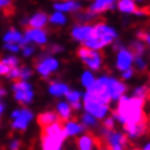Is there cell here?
Instances as JSON below:
<instances>
[{
  "mask_svg": "<svg viewBox=\"0 0 150 150\" xmlns=\"http://www.w3.org/2000/svg\"><path fill=\"white\" fill-rule=\"evenodd\" d=\"M23 38V35L21 32L16 31V29H9L8 32L5 33L4 36V41H5V45H9V43H16V45H21V41Z\"/></svg>",
  "mask_w": 150,
  "mask_h": 150,
  "instance_id": "d4e9b609",
  "label": "cell"
},
{
  "mask_svg": "<svg viewBox=\"0 0 150 150\" xmlns=\"http://www.w3.org/2000/svg\"><path fill=\"white\" fill-rule=\"evenodd\" d=\"M145 51V45L141 41H134L131 43V54L134 55V57H141V55Z\"/></svg>",
  "mask_w": 150,
  "mask_h": 150,
  "instance_id": "4316f807",
  "label": "cell"
},
{
  "mask_svg": "<svg viewBox=\"0 0 150 150\" xmlns=\"http://www.w3.org/2000/svg\"><path fill=\"white\" fill-rule=\"evenodd\" d=\"M64 131H65L66 136H75V135L84 132L85 127L75 121H66L64 123Z\"/></svg>",
  "mask_w": 150,
  "mask_h": 150,
  "instance_id": "ffe728a7",
  "label": "cell"
},
{
  "mask_svg": "<svg viewBox=\"0 0 150 150\" xmlns=\"http://www.w3.org/2000/svg\"><path fill=\"white\" fill-rule=\"evenodd\" d=\"M19 148H21V141L18 139H14V140L10 141V144H9L10 150H19Z\"/></svg>",
  "mask_w": 150,
  "mask_h": 150,
  "instance_id": "ab89813d",
  "label": "cell"
},
{
  "mask_svg": "<svg viewBox=\"0 0 150 150\" xmlns=\"http://www.w3.org/2000/svg\"><path fill=\"white\" fill-rule=\"evenodd\" d=\"M97 144H98L97 139L94 136H92L91 134H85L76 140L78 150H93L94 145Z\"/></svg>",
  "mask_w": 150,
  "mask_h": 150,
  "instance_id": "5bb4252c",
  "label": "cell"
},
{
  "mask_svg": "<svg viewBox=\"0 0 150 150\" xmlns=\"http://www.w3.org/2000/svg\"><path fill=\"white\" fill-rule=\"evenodd\" d=\"M150 93V88H148L146 85H142V87H137L136 89L134 91L132 96L134 98H137V99H144L148 97V94Z\"/></svg>",
  "mask_w": 150,
  "mask_h": 150,
  "instance_id": "83f0119b",
  "label": "cell"
},
{
  "mask_svg": "<svg viewBox=\"0 0 150 150\" xmlns=\"http://www.w3.org/2000/svg\"><path fill=\"white\" fill-rule=\"evenodd\" d=\"M93 27H94L93 28V37H111L113 40L117 38V32L110 25L104 23H98Z\"/></svg>",
  "mask_w": 150,
  "mask_h": 150,
  "instance_id": "7c38bea8",
  "label": "cell"
},
{
  "mask_svg": "<svg viewBox=\"0 0 150 150\" xmlns=\"http://www.w3.org/2000/svg\"><path fill=\"white\" fill-rule=\"evenodd\" d=\"M142 150H150V144H146L145 146H144V149Z\"/></svg>",
  "mask_w": 150,
  "mask_h": 150,
  "instance_id": "681fc988",
  "label": "cell"
},
{
  "mask_svg": "<svg viewBox=\"0 0 150 150\" xmlns=\"http://www.w3.org/2000/svg\"><path fill=\"white\" fill-rule=\"evenodd\" d=\"M1 62L4 64L5 66H8L9 69H13V67H17L19 65V60H18L16 56H6L1 60Z\"/></svg>",
  "mask_w": 150,
  "mask_h": 150,
  "instance_id": "1f68e13d",
  "label": "cell"
},
{
  "mask_svg": "<svg viewBox=\"0 0 150 150\" xmlns=\"http://www.w3.org/2000/svg\"><path fill=\"white\" fill-rule=\"evenodd\" d=\"M100 150H108V149H107V148H104V149H100Z\"/></svg>",
  "mask_w": 150,
  "mask_h": 150,
  "instance_id": "f907efd6",
  "label": "cell"
},
{
  "mask_svg": "<svg viewBox=\"0 0 150 150\" xmlns=\"http://www.w3.org/2000/svg\"><path fill=\"white\" fill-rule=\"evenodd\" d=\"M103 129H106V130H113L115 129V120L112 118V117H108L104 120V122H103Z\"/></svg>",
  "mask_w": 150,
  "mask_h": 150,
  "instance_id": "8d00e7d4",
  "label": "cell"
},
{
  "mask_svg": "<svg viewBox=\"0 0 150 150\" xmlns=\"http://www.w3.org/2000/svg\"><path fill=\"white\" fill-rule=\"evenodd\" d=\"M80 92H78V91H69V93L66 94V98L67 100L71 103H75V102H80Z\"/></svg>",
  "mask_w": 150,
  "mask_h": 150,
  "instance_id": "d6a6232c",
  "label": "cell"
},
{
  "mask_svg": "<svg viewBox=\"0 0 150 150\" xmlns=\"http://www.w3.org/2000/svg\"><path fill=\"white\" fill-rule=\"evenodd\" d=\"M5 48L9 51H12V52H18L22 47L19 45H16V43H9V45H5Z\"/></svg>",
  "mask_w": 150,
  "mask_h": 150,
  "instance_id": "60d3db41",
  "label": "cell"
},
{
  "mask_svg": "<svg viewBox=\"0 0 150 150\" xmlns=\"http://www.w3.org/2000/svg\"><path fill=\"white\" fill-rule=\"evenodd\" d=\"M9 70H10V69H9L8 66H5L4 64L0 61V75H8Z\"/></svg>",
  "mask_w": 150,
  "mask_h": 150,
  "instance_id": "7bdbcfd3",
  "label": "cell"
},
{
  "mask_svg": "<svg viewBox=\"0 0 150 150\" xmlns=\"http://www.w3.org/2000/svg\"><path fill=\"white\" fill-rule=\"evenodd\" d=\"M81 121H83V126L84 127H94V126H97V118H94L89 113H84L83 116H81Z\"/></svg>",
  "mask_w": 150,
  "mask_h": 150,
  "instance_id": "4dcf8cb0",
  "label": "cell"
},
{
  "mask_svg": "<svg viewBox=\"0 0 150 150\" xmlns=\"http://www.w3.org/2000/svg\"><path fill=\"white\" fill-rule=\"evenodd\" d=\"M12 3L10 1H6V0H0V9H3V8H9L8 5H10Z\"/></svg>",
  "mask_w": 150,
  "mask_h": 150,
  "instance_id": "ee69618b",
  "label": "cell"
},
{
  "mask_svg": "<svg viewBox=\"0 0 150 150\" xmlns=\"http://www.w3.org/2000/svg\"><path fill=\"white\" fill-rule=\"evenodd\" d=\"M24 38H27L28 42H36L37 45H45L47 42V35L42 29L27 28L24 33Z\"/></svg>",
  "mask_w": 150,
  "mask_h": 150,
  "instance_id": "8fae6325",
  "label": "cell"
},
{
  "mask_svg": "<svg viewBox=\"0 0 150 150\" xmlns=\"http://www.w3.org/2000/svg\"><path fill=\"white\" fill-rule=\"evenodd\" d=\"M132 62H134V55L131 54L129 50H126V48H121V50L118 51L117 62H116L118 69L121 71H125L127 69H130Z\"/></svg>",
  "mask_w": 150,
  "mask_h": 150,
  "instance_id": "30bf717a",
  "label": "cell"
},
{
  "mask_svg": "<svg viewBox=\"0 0 150 150\" xmlns=\"http://www.w3.org/2000/svg\"><path fill=\"white\" fill-rule=\"evenodd\" d=\"M50 22L52 24H55V25H64L66 23V17L64 16L62 13L56 12L50 17Z\"/></svg>",
  "mask_w": 150,
  "mask_h": 150,
  "instance_id": "f1b7e54d",
  "label": "cell"
},
{
  "mask_svg": "<svg viewBox=\"0 0 150 150\" xmlns=\"http://www.w3.org/2000/svg\"><path fill=\"white\" fill-rule=\"evenodd\" d=\"M32 117H33L32 112L29 110H27V108H23V110H21V115L13 121L12 127L14 130L23 131V130L27 129V126H28V123L31 122Z\"/></svg>",
  "mask_w": 150,
  "mask_h": 150,
  "instance_id": "9c48e42d",
  "label": "cell"
},
{
  "mask_svg": "<svg viewBox=\"0 0 150 150\" xmlns=\"http://www.w3.org/2000/svg\"><path fill=\"white\" fill-rule=\"evenodd\" d=\"M19 73H21V69L19 67H13V69H10L9 70V73L6 76L9 78L10 80H19Z\"/></svg>",
  "mask_w": 150,
  "mask_h": 150,
  "instance_id": "836d02e7",
  "label": "cell"
},
{
  "mask_svg": "<svg viewBox=\"0 0 150 150\" xmlns=\"http://www.w3.org/2000/svg\"><path fill=\"white\" fill-rule=\"evenodd\" d=\"M132 75H134V70L130 67V69H127V70H125L122 73V78H123V79H130Z\"/></svg>",
  "mask_w": 150,
  "mask_h": 150,
  "instance_id": "b9f144b4",
  "label": "cell"
},
{
  "mask_svg": "<svg viewBox=\"0 0 150 150\" xmlns=\"http://www.w3.org/2000/svg\"><path fill=\"white\" fill-rule=\"evenodd\" d=\"M65 139L56 136L42 135V150H61V145Z\"/></svg>",
  "mask_w": 150,
  "mask_h": 150,
  "instance_id": "4fadbf2b",
  "label": "cell"
},
{
  "mask_svg": "<svg viewBox=\"0 0 150 150\" xmlns=\"http://www.w3.org/2000/svg\"><path fill=\"white\" fill-rule=\"evenodd\" d=\"M118 9L127 14H136L139 10V6H136V3L131 0H122L118 3Z\"/></svg>",
  "mask_w": 150,
  "mask_h": 150,
  "instance_id": "484cf974",
  "label": "cell"
},
{
  "mask_svg": "<svg viewBox=\"0 0 150 150\" xmlns=\"http://www.w3.org/2000/svg\"><path fill=\"white\" fill-rule=\"evenodd\" d=\"M113 78L110 76H102L99 79H96L94 84L91 88H88L87 93L84 94V98L96 100L98 103H102L104 106H110L112 100L111 94V84Z\"/></svg>",
  "mask_w": 150,
  "mask_h": 150,
  "instance_id": "7a4b0ae2",
  "label": "cell"
},
{
  "mask_svg": "<svg viewBox=\"0 0 150 150\" xmlns=\"http://www.w3.org/2000/svg\"><path fill=\"white\" fill-rule=\"evenodd\" d=\"M48 92L55 97L66 96L69 93V87L64 83H51L50 87H48Z\"/></svg>",
  "mask_w": 150,
  "mask_h": 150,
  "instance_id": "603a6c76",
  "label": "cell"
},
{
  "mask_svg": "<svg viewBox=\"0 0 150 150\" xmlns=\"http://www.w3.org/2000/svg\"><path fill=\"white\" fill-rule=\"evenodd\" d=\"M56 110H57V116L60 118V121L66 122L69 121V118L71 117V107L65 102H60L56 106Z\"/></svg>",
  "mask_w": 150,
  "mask_h": 150,
  "instance_id": "7402d4cb",
  "label": "cell"
},
{
  "mask_svg": "<svg viewBox=\"0 0 150 150\" xmlns=\"http://www.w3.org/2000/svg\"><path fill=\"white\" fill-rule=\"evenodd\" d=\"M134 62H135V66H136V69L139 71H142V70L146 69V62L144 61V59H142V57L134 59Z\"/></svg>",
  "mask_w": 150,
  "mask_h": 150,
  "instance_id": "d590c367",
  "label": "cell"
},
{
  "mask_svg": "<svg viewBox=\"0 0 150 150\" xmlns=\"http://www.w3.org/2000/svg\"><path fill=\"white\" fill-rule=\"evenodd\" d=\"M31 75H32V70L29 69V67H22L21 73H19V79L25 81V79H28Z\"/></svg>",
  "mask_w": 150,
  "mask_h": 150,
  "instance_id": "e575fe53",
  "label": "cell"
},
{
  "mask_svg": "<svg viewBox=\"0 0 150 150\" xmlns=\"http://www.w3.org/2000/svg\"><path fill=\"white\" fill-rule=\"evenodd\" d=\"M22 52H23V56L24 57H29L33 52H35V47L31 46V45H27V46L22 47Z\"/></svg>",
  "mask_w": 150,
  "mask_h": 150,
  "instance_id": "74e56055",
  "label": "cell"
},
{
  "mask_svg": "<svg viewBox=\"0 0 150 150\" xmlns=\"http://www.w3.org/2000/svg\"><path fill=\"white\" fill-rule=\"evenodd\" d=\"M47 14L43 12L36 13L31 19H28V27H31L32 29H42L47 23Z\"/></svg>",
  "mask_w": 150,
  "mask_h": 150,
  "instance_id": "e0dca14e",
  "label": "cell"
},
{
  "mask_svg": "<svg viewBox=\"0 0 150 150\" xmlns=\"http://www.w3.org/2000/svg\"><path fill=\"white\" fill-rule=\"evenodd\" d=\"M125 131L127 134V136L130 139H136L139 136L145 134L146 131V122L142 123H135V125H126L125 126Z\"/></svg>",
  "mask_w": 150,
  "mask_h": 150,
  "instance_id": "2e32d148",
  "label": "cell"
},
{
  "mask_svg": "<svg viewBox=\"0 0 150 150\" xmlns=\"http://www.w3.org/2000/svg\"><path fill=\"white\" fill-rule=\"evenodd\" d=\"M102 136L107 142L108 150H123L127 145V137L117 131L102 129Z\"/></svg>",
  "mask_w": 150,
  "mask_h": 150,
  "instance_id": "277c9868",
  "label": "cell"
},
{
  "mask_svg": "<svg viewBox=\"0 0 150 150\" xmlns=\"http://www.w3.org/2000/svg\"><path fill=\"white\" fill-rule=\"evenodd\" d=\"M35 65L37 67L38 74H41L42 76H48V75H51L55 70H57L59 62L56 59L50 57V54L43 52V54H41L35 60Z\"/></svg>",
  "mask_w": 150,
  "mask_h": 150,
  "instance_id": "3957f363",
  "label": "cell"
},
{
  "mask_svg": "<svg viewBox=\"0 0 150 150\" xmlns=\"http://www.w3.org/2000/svg\"><path fill=\"white\" fill-rule=\"evenodd\" d=\"M56 122H61L59 118V116L55 113V112H43L38 116V125L45 129V127L54 125Z\"/></svg>",
  "mask_w": 150,
  "mask_h": 150,
  "instance_id": "d6986e66",
  "label": "cell"
},
{
  "mask_svg": "<svg viewBox=\"0 0 150 150\" xmlns=\"http://www.w3.org/2000/svg\"><path fill=\"white\" fill-rule=\"evenodd\" d=\"M134 150H137V149H134Z\"/></svg>",
  "mask_w": 150,
  "mask_h": 150,
  "instance_id": "816d5d0a",
  "label": "cell"
},
{
  "mask_svg": "<svg viewBox=\"0 0 150 150\" xmlns=\"http://www.w3.org/2000/svg\"><path fill=\"white\" fill-rule=\"evenodd\" d=\"M112 41H113V38H111V37H91L89 40L83 42V47L88 48V50L97 51L112 43Z\"/></svg>",
  "mask_w": 150,
  "mask_h": 150,
  "instance_id": "ba28073f",
  "label": "cell"
},
{
  "mask_svg": "<svg viewBox=\"0 0 150 150\" xmlns=\"http://www.w3.org/2000/svg\"><path fill=\"white\" fill-rule=\"evenodd\" d=\"M78 56L83 60V62L92 70H98L100 65H102V55L97 51L88 50L85 47H80L78 50Z\"/></svg>",
  "mask_w": 150,
  "mask_h": 150,
  "instance_id": "5b68a950",
  "label": "cell"
},
{
  "mask_svg": "<svg viewBox=\"0 0 150 150\" xmlns=\"http://www.w3.org/2000/svg\"><path fill=\"white\" fill-rule=\"evenodd\" d=\"M113 5H115V1H112V0H97V1H94L89 6V10L98 16V14L106 12L108 9H113L115 8Z\"/></svg>",
  "mask_w": 150,
  "mask_h": 150,
  "instance_id": "9a60e30c",
  "label": "cell"
},
{
  "mask_svg": "<svg viewBox=\"0 0 150 150\" xmlns=\"http://www.w3.org/2000/svg\"><path fill=\"white\" fill-rule=\"evenodd\" d=\"M3 111H4V104H1V103H0V116H1Z\"/></svg>",
  "mask_w": 150,
  "mask_h": 150,
  "instance_id": "c3c4849f",
  "label": "cell"
},
{
  "mask_svg": "<svg viewBox=\"0 0 150 150\" xmlns=\"http://www.w3.org/2000/svg\"><path fill=\"white\" fill-rule=\"evenodd\" d=\"M137 37L140 40H142L145 43H148L149 46H150V33H148V32H137Z\"/></svg>",
  "mask_w": 150,
  "mask_h": 150,
  "instance_id": "f35d334b",
  "label": "cell"
},
{
  "mask_svg": "<svg viewBox=\"0 0 150 150\" xmlns=\"http://www.w3.org/2000/svg\"><path fill=\"white\" fill-rule=\"evenodd\" d=\"M74 19L75 22H78V24H88L89 22H92V21H94L97 17V14L94 13H92L91 10H78V12H75L74 13Z\"/></svg>",
  "mask_w": 150,
  "mask_h": 150,
  "instance_id": "ac0fdd59",
  "label": "cell"
},
{
  "mask_svg": "<svg viewBox=\"0 0 150 150\" xmlns=\"http://www.w3.org/2000/svg\"><path fill=\"white\" fill-rule=\"evenodd\" d=\"M142 108H144V99H137L134 97L129 98L123 96L118 102L117 110L112 113V118L117 120L123 126L146 122Z\"/></svg>",
  "mask_w": 150,
  "mask_h": 150,
  "instance_id": "6da1fadb",
  "label": "cell"
},
{
  "mask_svg": "<svg viewBox=\"0 0 150 150\" xmlns=\"http://www.w3.org/2000/svg\"><path fill=\"white\" fill-rule=\"evenodd\" d=\"M54 8L57 10V12L62 13V12H78L80 10V4L76 1H62V3H55L54 4Z\"/></svg>",
  "mask_w": 150,
  "mask_h": 150,
  "instance_id": "44dd1931",
  "label": "cell"
},
{
  "mask_svg": "<svg viewBox=\"0 0 150 150\" xmlns=\"http://www.w3.org/2000/svg\"><path fill=\"white\" fill-rule=\"evenodd\" d=\"M94 81H96V79H94V76H93V74L91 71H85V73L81 75V84H83L87 89L91 88L92 85L94 84Z\"/></svg>",
  "mask_w": 150,
  "mask_h": 150,
  "instance_id": "f546056e",
  "label": "cell"
},
{
  "mask_svg": "<svg viewBox=\"0 0 150 150\" xmlns=\"http://www.w3.org/2000/svg\"><path fill=\"white\" fill-rule=\"evenodd\" d=\"M84 108L87 111V113L93 116L94 118H104L108 113L110 106H104V104L98 103L96 100L84 98Z\"/></svg>",
  "mask_w": 150,
  "mask_h": 150,
  "instance_id": "8992f818",
  "label": "cell"
},
{
  "mask_svg": "<svg viewBox=\"0 0 150 150\" xmlns=\"http://www.w3.org/2000/svg\"><path fill=\"white\" fill-rule=\"evenodd\" d=\"M14 97H16V99L19 103L25 106V104H29L33 100L35 94H33L32 89L31 91H18V92H14Z\"/></svg>",
  "mask_w": 150,
  "mask_h": 150,
  "instance_id": "cb8c5ba5",
  "label": "cell"
},
{
  "mask_svg": "<svg viewBox=\"0 0 150 150\" xmlns=\"http://www.w3.org/2000/svg\"><path fill=\"white\" fill-rule=\"evenodd\" d=\"M5 93H6V92H5V89L0 88V98H1V97H3V96H5Z\"/></svg>",
  "mask_w": 150,
  "mask_h": 150,
  "instance_id": "7dc6e473",
  "label": "cell"
},
{
  "mask_svg": "<svg viewBox=\"0 0 150 150\" xmlns=\"http://www.w3.org/2000/svg\"><path fill=\"white\" fill-rule=\"evenodd\" d=\"M93 25L91 24H76L71 31V36L76 41L84 42L93 37Z\"/></svg>",
  "mask_w": 150,
  "mask_h": 150,
  "instance_id": "52a82bcc",
  "label": "cell"
},
{
  "mask_svg": "<svg viewBox=\"0 0 150 150\" xmlns=\"http://www.w3.org/2000/svg\"><path fill=\"white\" fill-rule=\"evenodd\" d=\"M19 115H21V110H16V111H14L13 113H12V118L16 120V118H17Z\"/></svg>",
  "mask_w": 150,
  "mask_h": 150,
  "instance_id": "bcb514c9",
  "label": "cell"
},
{
  "mask_svg": "<svg viewBox=\"0 0 150 150\" xmlns=\"http://www.w3.org/2000/svg\"><path fill=\"white\" fill-rule=\"evenodd\" d=\"M71 108H74V110H80L81 108V103L80 102H75V103H71L70 104Z\"/></svg>",
  "mask_w": 150,
  "mask_h": 150,
  "instance_id": "f6af8a7d",
  "label": "cell"
}]
</instances>
